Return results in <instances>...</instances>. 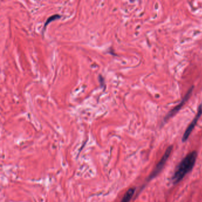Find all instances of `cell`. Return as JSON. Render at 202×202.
I'll list each match as a JSON object with an SVG mask.
<instances>
[{
  "instance_id": "6da1fadb",
  "label": "cell",
  "mask_w": 202,
  "mask_h": 202,
  "mask_svg": "<svg viewBox=\"0 0 202 202\" xmlns=\"http://www.w3.org/2000/svg\"><path fill=\"white\" fill-rule=\"evenodd\" d=\"M197 157L196 151H192L187 154L177 166L171 180L173 184H176L193 170Z\"/></svg>"
},
{
  "instance_id": "7a4b0ae2",
  "label": "cell",
  "mask_w": 202,
  "mask_h": 202,
  "mask_svg": "<svg viewBox=\"0 0 202 202\" xmlns=\"http://www.w3.org/2000/svg\"><path fill=\"white\" fill-rule=\"evenodd\" d=\"M172 149H173L172 145L170 146L167 149L166 151L164 153V154L163 155V156L162 157V158H161V159L159 160V161L157 163V165L156 166L155 169L153 170V171L151 172V174L149 176V177L148 178V181L152 180L153 178H155L159 174L160 172L162 170L163 167H164V166L166 164V163L167 162L168 158L170 156V154L172 151Z\"/></svg>"
},
{
  "instance_id": "3957f363",
  "label": "cell",
  "mask_w": 202,
  "mask_h": 202,
  "mask_svg": "<svg viewBox=\"0 0 202 202\" xmlns=\"http://www.w3.org/2000/svg\"><path fill=\"white\" fill-rule=\"evenodd\" d=\"M202 114V103L200 104V105H199V109H198V111L197 113L196 114V116H195V118H194V119L191 122V123L189 124V126H188V128H187V129L186 130L183 136H182V141L183 142H185L188 138H189L191 133L192 132V131L193 130L195 126L196 125L200 117L201 116V115Z\"/></svg>"
},
{
  "instance_id": "277c9868",
  "label": "cell",
  "mask_w": 202,
  "mask_h": 202,
  "mask_svg": "<svg viewBox=\"0 0 202 202\" xmlns=\"http://www.w3.org/2000/svg\"><path fill=\"white\" fill-rule=\"evenodd\" d=\"M193 89H194V86H191V87L188 90V91H187V93H186V94L185 95V96L184 97L183 99H182L181 100V101L177 105H176V106L174 108V109H172V110H171L168 114L167 116H166L165 119H164V120L165 121H167L168 120V119H170L171 118L173 117L174 116L175 114H177V113L178 111H179V110L181 109V107L183 106L184 104L186 103V101H187V100H188V99L190 98V95L191 94V93L193 92Z\"/></svg>"
},
{
  "instance_id": "5b68a950",
  "label": "cell",
  "mask_w": 202,
  "mask_h": 202,
  "mask_svg": "<svg viewBox=\"0 0 202 202\" xmlns=\"http://www.w3.org/2000/svg\"><path fill=\"white\" fill-rule=\"evenodd\" d=\"M134 192H135V188H129L124 194L123 197L122 198L120 202H129L132 198Z\"/></svg>"
},
{
  "instance_id": "8992f818",
  "label": "cell",
  "mask_w": 202,
  "mask_h": 202,
  "mask_svg": "<svg viewBox=\"0 0 202 202\" xmlns=\"http://www.w3.org/2000/svg\"><path fill=\"white\" fill-rule=\"evenodd\" d=\"M61 17V15H59V14H55L53 16H51L50 17H49L47 18V20H46V22H45V25H44V27H43V30H45L46 29V27L47 25L49 24V23H51V22L52 21H54L55 20H56V19H58L59 18Z\"/></svg>"
}]
</instances>
